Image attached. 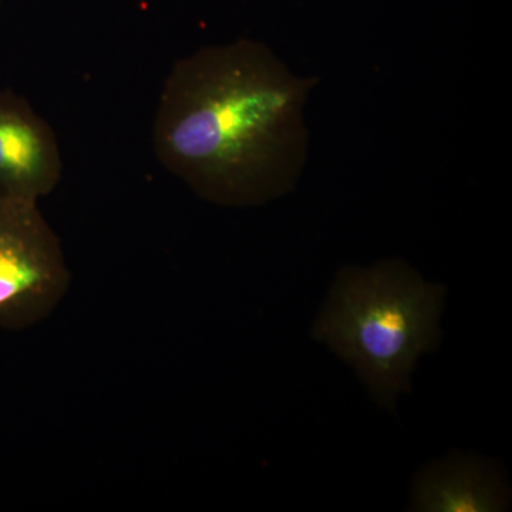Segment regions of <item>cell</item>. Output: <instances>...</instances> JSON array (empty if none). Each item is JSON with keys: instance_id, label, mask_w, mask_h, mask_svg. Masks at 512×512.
Masks as SVG:
<instances>
[{"instance_id": "4", "label": "cell", "mask_w": 512, "mask_h": 512, "mask_svg": "<svg viewBox=\"0 0 512 512\" xmlns=\"http://www.w3.org/2000/svg\"><path fill=\"white\" fill-rule=\"evenodd\" d=\"M63 175L56 133L25 97L0 90V194L39 201Z\"/></svg>"}, {"instance_id": "3", "label": "cell", "mask_w": 512, "mask_h": 512, "mask_svg": "<svg viewBox=\"0 0 512 512\" xmlns=\"http://www.w3.org/2000/svg\"><path fill=\"white\" fill-rule=\"evenodd\" d=\"M69 286L62 244L37 201L0 194V329L42 322Z\"/></svg>"}, {"instance_id": "2", "label": "cell", "mask_w": 512, "mask_h": 512, "mask_svg": "<svg viewBox=\"0 0 512 512\" xmlns=\"http://www.w3.org/2000/svg\"><path fill=\"white\" fill-rule=\"evenodd\" d=\"M443 299V286L402 261L346 268L313 335L355 367L377 402L393 407L417 359L439 342Z\"/></svg>"}, {"instance_id": "1", "label": "cell", "mask_w": 512, "mask_h": 512, "mask_svg": "<svg viewBox=\"0 0 512 512\" xmlns=\"http://www.w3.org/2000/svg\"><path fill=\"white\" fill-rule=\"evenodd\" d=\"M318 84L256 40L202 47L165 79L154 153L212 204L252 207L284 197L308 160L305 109Z\"/></svg>"}, {"instance_id": "5", "label": "cell", "mask_w": 512, "mask_h": 512, "mask_svg": "<svg viewBox=\"0 0 512 512\" xmlns=\"http://www.w3.org/2000/svg\"><path fill=\"white\" fill-rule=\"evenodd\" d=\"M510 493L493 463L458 456L430 464L413 485L412 510L503 511Z\"/></svg>"}]
</instances>
